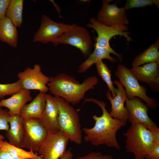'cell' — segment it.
<instances>
[{
	"label": "cell",
	"mask_w": 159,
	"mask_h": 159,
	"mask_svg": "<svg viewBox=\"0 0 159 159\" xmlns=\"http://www.w3.org/2000/svg\"><path fill=\"white\" fill-rule=\"evenodd\" d=\"M84 99V102H91L96 103L102 112L100 116L93 115L95 122L93 127L82 128L85 134L84 138L85 141L95 146L104 145L120 150V146L117 139L116 133L126 123L112 117L106 109V103L104 102L92 98Z\"/></svg>",
	"instance_id": "cell-1"
},
{
	"label": "cell",
	"mask_w": 159,
	"mask_h": 159,
	"mask_svg": "<svg viewBox=\"0 0 159 159\" xmlns=\"http://www.w3.org/2000/svg\"><path fill=\"white\" fill-rule=\"evenodd\" d=\"M98 82L96 76L88 77L80 83L73 77L62 73L50 77L47 85L52 94L74 105L84 98L86 92L94 89Z\"/></svg>",
	"instance_id": "cell-2"
},
{
	"label": "cell",
	"mask_w": 159,
	"mask_h": 159,
	"mask_svg": "<svg viewBox=\"0 0 159 159\" xmlns=\"http://www.w3.org/2000/svg\"><path fill=\"white\" fill-rule=\"evenodd\" d=\"M126 138L127 152L133 153L134 159H144L151 150L159 133H154L141 123H131L126 131L122 133Z\"/></svg>",
	"instance_id": "cell-3"
},
{
	"label": "cell",
	"mask_w": 159,
	"mask_h": 159,
	"mask_svg": "<svg viewBox=\"0 0 159 159\" xmlns=\"http://www.w3.org/2000/svg\"><path fill=\"white\" fill-rule=\"evenodd\" d=\"M54 97L58 108L59 131L65 135L70 141L80 145L82 141V130L77 112L62 98L56 96Z\"/></svg>",
	"instance_id": "cell-4"
},
{
	"label": "cell",
	"mask_w": 159,
	"mask_h": 159,
	"mask_svg": "<svg viewBox=\"0 0 159 159\" xmlns=\"http://www.w3.org/2000/svg\"><path fill=\"white\" fill-rule=\"evenodd\" d=\"M119 81L125 87L127 98L134 97H139L144 100L149 107L153 110L158 106L157 101L154 98H150L147 95V88L140 85L138 80L130 71V69L125 65L119 64L115 73Z\"/></svg>",
	"instance_id": "cell-5"
},
{
	"label": "cell",
	"mask_w": 159,
	"mask_h": 159,
	"mask_svg": "<svg viewBox=\"0 0 159 159\" xmlns=\"http://www.w3.org/2000/svg\"><path fill=\"white\" fill-rule=\"evenodd\" d=\"M51 42L55 46L64 44L75 47L87 58L92 53V43L89 32L85 28L75 24H71L67 31Z\"/></svg>",
	"instance_id": "cell-6"
},
{
	"label": "cell",
	"mask_w": 159,
	"mask_h": 159,
	"mask_svg": "<svg viewBox=\"0 0 159 159\" xmlns=\"http://www.w3.org/2000/svg\"><path fill=\"white\" fill-rule=\"evenodd\" d=\"M90 22L87 25V27L95 30L97 34L95 44V48H111L110 41L113 37L119 35L125 37L128 42L132 41L130 32L128 31V26L117 25L108 26L98 22L94 17L89 19Z\"/></svg>",
	"instance_id": "cell-7"
},
{
	"label": "cell",
	"mask_w": 159,
	"mask_h": 159,
	"mask_svg": "<svg viewBox=\"0 0 159 159\" xmlns=\"http://www.w3.org/2000/svg\"><path fill=\"white\" fill-rule=\"evenodd\" d=\"M24 136L21 148L37 153L49 133L39 119H23Z\"/></svg>",
	"instance_id": "cell-8"
},
{
	"label": "cell",
	"mask_w": 159,
	"mask_h": 159,
	"mask_svg": "<svg viewBox=\"0 0 159 159\" xmlns=\"http://www.w3.org/2000/svg\"><path fill=\"white\" fill-rule=\"evenodd\" d=\"M69 139L59 131L49 134L37 153L43 159H59L67 151Z\"/></svg>",
	"instance_id": "cell-9"
},
{
	"label": "cell",
	"mask_w": 159,
	"mask_h": 159,
	"mask_svg": "<svg viewBox=\"0 0 159 159\" xmlns=\"http://www.w3.org/2000/svg\"><path fill=\"white\" fill-rule=\"evenodd\" d=\"M125 102V107L129 112L128 120L129 122L141 123L152 132L159 133V129L156 123L148 115V107L141 99L137 97L127 98Z\"/></svg>",
	"instance_id": "cell-10"
},
{
	"label": "cell",
	"mask_w": 159,
	"mask_h": 159,
	"mask_svg": "<svg viewBox=\"0 0 159 159\" xmlns=\"http://www.w3.org/2000/svg\"><path fill=\"white\" fill-rule=\"evenodd\" d=\"M17 77L21 82L23 88L37 90L44 93L48 90L47 85L50 77L42 73L39 64H35L32 68H26L23 71L19 72Z\"/></svg>",
	"instance_id": "cell-11"
},
{
	"label": "cell",
	"mask_w": 159,
	"mask_h": 159,
	"mask_svg": "<svg viewBox=\"0 0 159 159\" xmlns=\"http://www.w3.org/2000/svg\"><path fill=\"white\" fill-rule=\"evenodd\" d=\"M110 1L103 0L101 9L98 12L96 20L108 26H128L130 24L126 10L124 7H118L116 4H110Z\"/></svg>",
	"instance_id": "cell-12"
},
{
	"label": "cell",
	"mask_w": 159,
	"mask_h": 159,
	"mask_svg": "<svg viewBox=\"0 0 159 159\" xmlns=\"http://www.w3.org/2000/svg\"><path fill=\"white\" fill-rule=\"evenodd\" d=\"M71 25L55 22L48 16L43 15L39 27L34 34L33 42L43 44L51 42L67 31Z\"/></svg>",
	"instance_id": "cell-13"
},
{
	"label": "cell",
	"mask_w": 159,
	"mask_h": 159,
	"mask_svg": "<svg viewBox=\"0 0 159 159\" xmlns=\"http://www.w3.org/2000/svg\"><path fill=\"white\" fill-rule=\"evenodd\" d=\"M113 83L117 87L116 96L112 98L109 90L106 93L107 98L111 104V110L109 113L113 118L126 123L129 112L124 105V103L127 98L126 92L124 87L118 81L115 80Z\"/></svg>",
	"instance_id": "cell-14"
},
{
	"label": "cell",
	"mask_w": 159,
	"mask_h": 159,
	"mask_svg": "<svg viewBox=\"0 0 159 159\" xmlns=\"http://www.w3.org/2000/svg\"><path fill=\"white\" fill-rule=\"evenodd\" d=\"M130 70L138 81L147 83L153 91H159V63H148Z\"/></svg>",
	"instance_id": "cell-15"
},
{
	"label": "cell",
	"mask_w": 159,
	"mask_h": 159,
	"mask_svg": "<svg viewBox=\"0 0 159 159\" xmlns=\"http://www.w3.org/2000/svg\"><path fill=\"white\" fill-rule=\"evenodd\" d=\"M46 105L44 112L39 119L49 134L59 131L58 124V110L54 97L45 94Z\"/></svg>",
	"instance_id": "cell-16"
},
{
	"label": "cell",
	"mask_w": 159,
	"mask_h": 159,
	"mask_svg": "<svg viewBox=\"0 0 159 159\" xmlns=\"http://www.w3.org/2000/svg\"><path fill=\"white\" fill-rule=\"evenodd\" d=\"M110 53L115 55L120 62L122 61V54L117 53L112 48H95L94 51L89 56L87 59L80 64L77 72L79 73L85 72L93 64L103 59H107L113 63H116V59L111 57L110 55Z\"/></svg>",
	"instance_id": "cell-17"
},
{
	"label": "cell",
	"mask_w": 159,
	"mask_h": 159,
	"mask_svg": "<svg viewBox=\"0 0 159 159\" xmlns=\"http://www.w3.org/2000/svg\"><path fill=\"white\" fill-rule=\"evenodd\" d=\"M32 100L30 90L22 88L10 97L1 100L0 107L8 108L10 115H19L22 107Z\"/></svg>",
	"instance_id": "cell-18"
},
{
	"label": "cell",
	"mask_w": 159,
	"mask_h": 159,
	"mask_svg": "<svg viewBox=\"0 0 159 159\" xmlns=\"http://www.w3.org/2000/svg\"><path fill=\"white\" fill-rule=\"evenodd\" d=\"M45 94L39 92L29 103L24 105L20 111V116L22 119H39L45 107Z\"/></svg>",
	"instance_id": "cell-19"
},
{
	"label": "cell",
	"mask_w": 159,
	"mask_h": 159,
	"mask_svg": "<svg viewBox=\"0 0 159 159\" xmlns=\"http://www.w3.org/2000/svg\"><path fill=\"white\" fill-rule=\"evenodd\" d=\"M23 121L19 115H11L9 119V129L5 134L9 143L19 148H21L24 136Z\"/></svg>",
	"instance_id": "cell-20"
},
{
	"label": "cell",
	"mask_w": 159,
	"mask_h": 159,
	"mask_svg": "<svg viewBox=\"0 0 159 159\" xmlns=\"http://www.w3.org/2000/svg\"><path fill=\"white\" fill-rule=\"evenodd\" d=\"M18 39L17 27L7 17L0 20V41L16 48Z\"/></svg>",
	"instance_id": "cell-21"
},
{
	"label": "cell",
	"mask_w": 159,
	"mask_h": 159,
	"mask_svg": "<svg viewBox=\"0 0 159 159\" xmlns=\"http://www.w3.org/2000/svg\"><path fill=\"white\" fill-rule=\"evenodd\" d=\"M159 38L158 37L154 43L134 59L132 62V67H137L153 62L159 63Z\"/></svg>",
	"instance_id": "cell-22"
},
{
	"label": "cell",
	"mask_w": 159,
	"mask_h": 159,
	"mask_svg": "<svg viewBox=\"0 0 159 159\" xmlns=\"http://www.w3.org/2000/svg\"><path fill=\"white\" fill-rule=\"evenodd\" d=\"M23 0H11L6 12L8 17L17 27H20L23 22Z\"/></svg>",
	"instance_id": "cell-23"
},
{
	"label": "cell",
	"mask_w": 159,
	"mask_h": 159,
	"mask_svg": "<svg viewBox=\"0 0 159 159\" xmlns=\"http://www.w3.org/2000/svg\"><path fill=\"white\" fill-rule=\"evenodd\" d=\"M4 141L0 148L9 153L14 159H43L37 154L30 150L26 151Z\"/></svg>",
	"instance_id": "cell-24"
},
{
	"label": "cell",
	"mask_w": 159,
	"mask_h": 159,
	"mask_svg": "<svg viewBox=\"0 0 159 159\" xmlns=\"http://www.w3.org/2000/svg\"><path fill=\"white\" fill-rule=\"evenodd\" d=\"M95 64L98 75L107 84L112 94V97H114L116 95L117 89L114 87L113 82L112 81L111 70L102 60L98 61Z\"/></svg>",
	"instance_id": "cell-25"
},
{
	"label": "cell",
	"mask_w": 159,
	"mask_h": 159,
	"mask_svg": "<svg viewBox=\"0 0 159 159\" xmlns=\"http://www.w3.org/2000/svg\"><path fill=\"white\" fill-rule=\"evenodd\" d=\"M22 88L21 82L19 80L11 83H0V99H4L7 96H12L18 92Z\"/></svg>",
	"instance_id": "cell-26"
},
{
	"label": "cell",
	"mask_w": 159,
	"mask_h": 159,
	"mask_svg": "<svg viewBox=\"0 0 159 159\" xmlns=\"http://www.w3.org/2000/svg\"><path fill=\"white\" fill-rule=\"evenodd\" d=\"M155 3V0H127L124 7L127 10L130 9L152 6Z\"/></svg>",
	"instance_id": "cell-27"
},
{
	"label": "cell",
	"mask_w": 159,
	"mask_h": 159,
	"mask_svg": "<svg viewBox=\"0 0 159 159\" xmlns=\"http://www.w3.org/2000/svg\"><path fill=\"white\" fill-rule=\"evenodd\" d=\"M0 107V130L7 131L9 128V119L10 116L9 111Z\"/></svg>",
	"instance_id": "cell-28"
},
{
	"label": "cell",
	"mask_w": 159,
	"mask_h": 159,
	"mask_svg": "<svg viewBox=\"0 0 159 159\" xmlns=\"http://www.w3.org/2000/svg\"><path fill=\"white\" fill-rule=\"evenodd\" d=\"M76 159H113V158L110 155L103 154L99 152H93L78 157Z\"/></svg>",
	"instance_id": "cell-29"
},
{
	"label": "cell",
	"mask_w": 159,
	"mask_h": 159,
	"mask_svg": "<svg viewBox=\"0 0 159 159\" xmlns=\"http://www.w3.org/2000/svg\"><path fill=\"white\" fill-rule=\"evenodd\" d=\"M145 159H159V138L154 141L153 148L145 157Z\"/></svg>",
	"instance_id": "cell-30"
},
{
	"label": "cell",
	"mask_w": 159,
	"mask_h": 159,
	"mask_svg": "<svg viewBox=\"0 0 159 159\" xmlns=\"http://www.w3.org/2000/svg\"><path fill=\"white\" fill-rule=\"evenodd\" d=\"M11 0H0V20L6 16Z\"/></svg>",
	"instance_id": "cell-31"
},
{
	"label": "cell",
	"mask_w": 159,
	"mask_h": 159,
	"mask_svg": "<svg viewBox=\"0 0 159 159\" xmlns=\"http://www.w3.org/2000/svg\"><path fill=\"white\" fill-rule=\"evenodd\" d=\"M0 159H14L7 152L0 148Z\"/></svg>",
	"instance_id": "cell-32"
},
{
	"label": "cell",
	"mask_w": 159,
	"mask_h": 159,
	"mask_svg": "<svg viewBox=\"0 0 159 159\" xmlns=\"http://www.w3.org/2000/svg\"><path fill=\"white\" fill-rule=\"evenodd\" d=\"M73 156L71 149H69L67 150L63 156L59 159H73Z\"/></svg>",
	"instance_id": "cell-33"
},
{
	"label": "cell",
	"mask_w": 159,
	"mask_h": 159,
	"mask_svg": "<svg viewBox=\"0 0 159 159\" xmlns=\"http://www.w3.org/2000/svg\"><path fill=\"white\" fill-rule=\"evenodd\" d=\"M50 1L52 2L54 6L55 7V8L56 9V10H57V12L59 13V14L60 15V11H61V9L59 7V6L56 3H55L54 1L53 0H50Z\"/></svg>",
	"instance_id": "cell-34"
},
{
	"label": "cell",
	"mask_w": 159,
	"mask_h": 159,
	"mask_svg": "<svg viewBox=\"0 0 159 159\" xmlns=\"http://www.w3.org/2000/svg\"><path fill=\"white\" fill-rule=\"evenodd\" d=\"M4 138H5L4 136L0 134V148L2 143L4 141Z\"/></svg>",
	"instance_id": "cell-35"
}]
</instances>
